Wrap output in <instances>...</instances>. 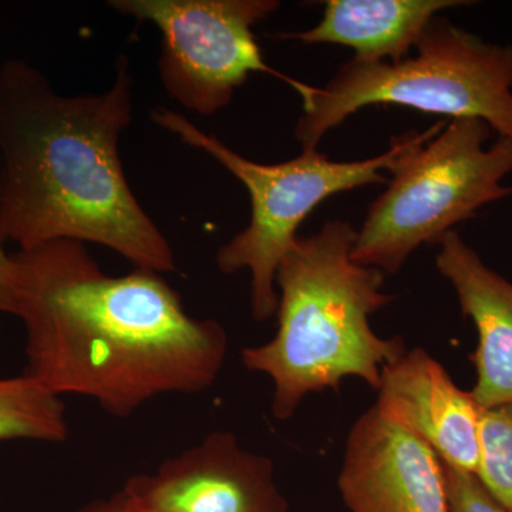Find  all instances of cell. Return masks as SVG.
<instances>
[{"instance_id":"cell-1","label":"cell","mask_w":512,"mask_h":512,"mask_svg":"<svg viewBox=\"0 0 512 512\" xmlns=\"http://www.w3.org/2000/svg\"><path fill=\"white\" fill-rule=\"evenodd\" d=\"M13 256L23 375L49 392L89 397L127 419L156 397L202 393L217 382L227 330L192 318L158 272L104 274L82 242L67 239Z\"/></svg>"},{"instance_id":"cell-2","label":"cell","mask_w":512,"mask_h":512,"mask_svg":"<svg viewBox=\"0 0 512 512\" xmlns=\"http://www.w3.org/2000/svg\"><path fill=\"white\" fill-rule=\"evenodd\" d=\"M121 56L106 92L64 96L22 60L0 67V237L20 249L93 242L134 268L175 271L170 242L131 191L119 140L133 117Z\"/></svg>"},{"instance_id":"cell-3","label":"cell","mask_w":512,"mask_h":512,"mask_svg":"<svg viewBox=\"0 0 512 512\" xmlns=\"http://www.w3.org/2000/svg\"><path fill=\"white\" fill-rule=\"evenodd\" d=\"M357 231L326 221L298 237L276 272L278 330L264 345L242 350L249 372L274 383L271 410L289 420L312 393L338 390L346 377L379 389L384 367L407 352L402 336L382 338L370 316L393 301L384 274L352 259Z\"/></svg>"},{"instance_id":"cell-4","label":"cell","mask_w":512,"mask_h":512,"mask_svg":"<svg viewBox=\"0 0 512 512\" xmlns=\"http://www.w3.org/2000/svg\"><path fill=\"white\" fill-rule=\"evenodd\" d=\"M416 55L399 63L352 59L303 101L295 127L302 151L369 106H400L454 119L484 121L512 140V43L487 42L434 16Z\"/></svg>"},{"instance_id":"cell-5","label":"cell","mask_w":512,"mask_h":512,"mask_svg":"<svg viewBox=\"0 0 512 512\" xmlns=\"http://www.w3.org/2000/svg\"><path fill=\"white\" fill-rule=\"evenodd\" d=\"M151 119L187 146L217 160L247 188L251 201L249 224L218 251L217 265L228 275L244 269L249 272L251 311L258 322L271 319L278 311L276 272L308 215L339 192L387 183L384 173H390L406 151L446 126V121H439L424 131H407L393 138L386 153L366 160L333 161L312 150L302 151L301 156L285 163L259 164L204 133L177 111L157 107Z\"/></svg>"},{"instance_id":"cell-6","label":"cell","mask_w":512,"mask_h":512,"mask_svg":"<svg viewBox=\"0 0 512 512\" xmlns=\"http://www.w3.org/2000/svg\"><path fill=\"white\" fill-rule=\"evenodd\" d=\"M484 121L454 119L420 141L390 170L386 191L370 205L357 231L352 259L397 274L421 245L439 244L485 205L511 197L512 140Z\"/></svg>"},{"instance_id":"cell-7","label":"cell","mask_w":512,"mask_h":512,"mask_svg":"<svg viewBox=\"0 0 512 512\" xmlns=\"http://www.w3.org/2000/svg\"><path fill=\"white\" fill-rule=\"evenodd\" d=\"M110 6L156 26L165 92L201 116L227 107L252 73L278 77L302 100L315 92L316 87L276 72L262 55L254 28L281 8L278 0H113Z\"/></svg>"},{"instance_id":"cell-8","label":"cell","mask_w":512,"mask_h":512,"mask_svg":"<svg viewBox=\"0 0 512 512\" xmlns=\"http://www.w3.org/2000/svg\"><path fill=\"white\" fill-rule=\"evenodd\" d=\"M123 490L147 512H289L272 460L214 431Z\"/></svg>"},{"instance_id":"cell-9","label":"cell","mask_w":512,"mask_h":512,"mask_svg":"<svg viewBox=\"0 0 512 512\" xmlns=\"http://www.w3.org/2000/svg\"><path fill=\"white\" fill-rule=\"evenodd\" d=\"M338 487L350 512H450L441 458L376 406L350 429Z\"/></svg>"},{"instance_id":"cell-10","label":"cell","mask_w":512,"mask_h":512,"mask_svg":"<svg viewBox=\"0 0 512 512\" xmlns=\"http://www.w3.org/2000/svg\"><path fill=\"white\" fill-rule=\"evenodd\" d=\"M375 406L429 444L447 466L477 474L481 407L423 348L407 350L382 372Z\"/></svg>"},{"instance_id":"cell-11","label":"cell","mask_w":512,"mask_h":512,"mask_svg":"<svg viewBox=\"0 0 512 512\" xmlns=\"http://www.w3.org/2000/svg\"><path fill=\"white\" fill-rule=\"evenodd\" d=\"M439 247L437 269L477 329L471 355L477 380L471 394L481 409L512 403V282L485 265L456 231L447 232Z\"/></svg>"},{"instance_id":"cell-12","label":"cell","mask_w":512,"mask_h":512,"mask_svg":"<svg viewBox=\"0 0 512 512\" xmlns=\"http://www.w3.org/2000/svg\"><path fill=\"white\" fill-rule=\"evenodd\" d=\"M468 0H328L318 25L276 33L305 45H339L355 50L359 62L399 63L409 57L434 16L468 6Z\"/></svg>"},{"instance_id":"cell-13","label":"cell","mask_w":512,"mask_h":512,"mask_svg":"<svg viewBox=\"0 0 512 512\" xmlns=\"http://www.w3.org/2000/svg\"><path fill=\"white\" fill-rule=\"evenodd\" d=\"M67 437L62 397L25 375L0 379V441L63 443Z\"/></svg>"},{"instance_id":"cell-14","label":"cell","mask_w":512,"mask_h":512,"mask_svg":"<svg viewBox=\"0 0 512 512\" xmlns=\"http://www.w3.org/2000/svg\"><path fill=\"white\" fill-rule=\"evenodd\" d=\"M476 476L491 497L512 512V403L481 409Z\"/></svg>"},{"instance_id":"cell-15","label":"cell","mask_w":512,"mask_h":512,"mask_svg":"<svg viewBox=\"0 0 512 512\" xmlns=\"http://www.w3.org/2000/svg\"><path fill=\"white\" fill-rule=\"evenodd\" d=\"M450 512H508L485 490L476 474L444 464Z\"/></svg>"},{"instance_id":"cell-16","label":"cell","mask_w":512,"mask_h":512,"mask_svg":"<svg viewBox=\"0 0 512 512\" xmlns=\"http://www.w3.org/2000/svg\"><path fill=\"white\" fill-rule=\"evenodd\" d=\"M0 237V312L16 316L18 311V266L15 256L3 248Z\"/></svg>"},{"instance_id":"cell-17","label":"cell","mask_w":512,"mask_h":512,"mask_svg":"<svg viewBox=\"0 0 512 512\" xmlns=\"http://www.w3.org/2000/svg\"><path fill=\"white\" fill-rule=\"evenodd\" d=\"M74 512H147L140 504L130 497L126 491L121 488L117 493L109 497L99 498L92 503L83 505L82 508Z\"/></svg>"}]
</instances>
